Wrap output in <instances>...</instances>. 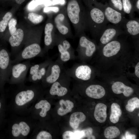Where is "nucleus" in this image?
<instances>
[{"instance_id":"ddd939ff","label":"nucleus","mask_w":139,"mask_h":139,"mask_svg":"<svg viewBox=\"0 0 139 139\" xmlns=\"http://www.w3.org/2000/svg\"><path fill=\"white\" fill-rule=\"evenodd\" d=\"M64 68L63 64L56 60L52 61L49 65L45 75L41 81L45 84H52L59 78Z\"/></svg>"},{"instance_id":"58836bf2","label":"nucleus","mask_w":139,"mask_h":139,"mask_svg":"<svg viewBox=\"0 0 139 139\" xmlns=\"http://www.w3.org/2000/svg\"><path fill=\"white\" fill-rule=\"evenodd\" d=\"M60 9L57 6L46 7L44 9V11L45 12H52L55 13H57L59 11Z\"/></svg>"},{"instance_id":"4c0bfd02","label":"nucleus","mask_w":139,"mask_h":139,"mask_svg":"<svg viewBox=\"0 0 139 139\" xmlns=\"http://www.w3.org/2000/svg\"><path fill=\"white\" fill-rule=\"evenodd\" d=\"M84 133L83 130L76 131L73 133V139H81L84 137Z\"/></svg>"},{"instance_id":"2f4dec72","label":"nucleus","mask_w":139,"mask_h":139,"mask_svg":"<svg viewBox=\"0 0 139 139\" xmlns=\"http://www.w3.org/2000/svg\"><path fill=\"white\" fill-rule=\"evenodd\" d=\"M48 0H32L28 4V9L29 11L34 10L40 5H44Z\"/></svg>"},{"instance_id":"9d476101","label":"nucleus","mask_w":139,"mask_h":139,"mask_svg":"<svg viewBox=\"0 0 139 139\" xmlns=\"http://www.w3.org/2000/svg\"><path fill=\"white\" fill-rule=\"evenodd\" d=\"M54 19V23L58 32L66 38H73L66 9H60Z\"/></svg>"},{"instance_id":"e433bc0d","label":"nucleus","mask_w":139,"mask_h":139,"mask_svg":"<svg viewBox=\"0 0 139 139\" xmlns=\"http://www.w3.org/2000/svg\"><path fill=\"white\" fill-rule=\"evenodd\" d=\"M84 133V137H87L88 139H95V137L92 135L93 129L91 128L83 130Z\"/></svg>"},{"instance_id":"5701e85b","label":"nucleus","mask_w":139,"mask_h":139,"mask_svg":"<svg viewBox=\"0 0 139 139\" xmlns=\"http://www.w3.org/2000/svg\"><path fill=\"white\" fill-rule=\"evenodd\" d=\"M86 118L83 112H77L72 113L70 116L69 123L71 126L75 129L78 127L80 124L84 121Z\"/></svg>"},{"instance_id":"4be33fe9","label":"nucleus","mask_w":139,"mask_h":139,"mask_svg":"<svg viewBox=\"0 0 139 139\" xmlns=\"http://www.w3.org/2000/svg\"><path fill=\"white\" fill-rule=\"evenodd\" d=\"M24 38V33L21 29L16 30L9 39L11 46L13 48L18 47L21 45Z\"/></svg>"},{"instance_id":"20e7f679","label":"nucleus","mask_w":139,"mask_h":139,"mask_svg":"<svg viewBox=\"0 0 139 139\" xmlns=\"http://www.w3.org/2000/svg\"><path fill=\"white\" fill-rule=\"evenodd\" d=\"M33 119L29 116H22L11 114L10 133L11 139H25L31 134Z\"/></svg>"},{"instance_id":"f257e3e1","label":"nucleus","mask_w":139,"mask_h":139,"mask_svg":"<svg viewBox=\"0 0 139 139\" xmlns=\"http://www.w3.org/2000/svg\"><path fill=\"white\" fill-rule=\"evenodd\" d=\"M11 94V114L22 116H29L39 88L37 83L27 85H18Z\"/></svg>"},{"instance_id":"c756f323","label":"nucleus","mask_w":139,"mask_h":139,"mask_svg":"<svg viewBox=\"0 0 139 139\" xmlns=\"http://www.w3.org/2000/svg\"><path fill=\"white\" fill-rule=\"evenodd\" d=\"M12 16V13L10 12H7L5 14L3 17L2 20L0 21V32H3L5 31L8 22Z\"/></svg>"},{"instance_id":"393cba45","label":"nucleus","mask_w":139,"mask_h":139,"mask_svg":"<svg viewBox=\"0 0 139 139\" xmlns=\"http://www.w3.org/2000/svg\"><path fill=\"white\" fill-rule=\"evenodd\" d=\"M59 103L60 107L57 110L58 114L60 116H64L71 112L74 107L73 102L69 100L65 101L63 99L60 100Z\"/></svg>"},{"instance_id":"a18cd8bd","label":"nucleus","mask_w":139,"mask_h":139,"mask_svg":"<svg viewBox=\"0 0 139 139\" xmlns=\"http://www.w3.org/2000/svg\"><path fill=\"white\" fill-rule=\"evenodd\" d=\"M138 116H139V113L138 114Z\"/></svg>"},{"instance_id":"f704fd0d","label":"nucleus","mask_w":139,"mask_h":139,"mask_svg":"<svg viewBox=\"0 0 139 139\" xmlns=\"http://www.w3.org/2000/svg\"><path fill=\"white\" fill-rule=\"evenodd\" d=\"M17 23L16 20L13 18L11 19L8 23L9 30L11 35H12L16 30V25Z\"/></svg>"},{"instance_id":"49530a36","label":"nucleus","mask_w":139,"mask_h":139,"mask_svg":"<svg viewBox=\"0 0 139 139\" xmlns=\"http://www.w3.org/2000/svg\"></svg>"},{"instance_id":"a878e982","label":"nucleus","mask_w":139,"mask_h":139,"mask_svg":"<svg viewBox=\"0 0 139 139\" xmlns=\"http://www.w3.org/2000/svg\"><path fill=\"white\" fill-rule=\"evenodd\" d=\"M111 113L109 119L112 123L118 122L122 115V111L119 105L116 103H113L111 105Z\"/></svg>"},{"instance_id":"c9c22d12","label":"nucleus","mask_w":139,"mask_h":139,"mask_svg":"<svg viewBox=\"0 0 139 139\" xmlns=\"http://www.w3.org/2000/svg\"><path fill=\"white\" fill-rule=\"evenodd\" d=\"M65 0H48L44 5V6H48L60 4L63 5L65 3Z\"/></svg>"},{"instance_id":"f8f14e48","label":"nucleus","mask_w":139,"mask_h":139,"mask_svg":"<svg viewBox=\"0 0 139 139\" xmlns=\"http://www.w3.org/2000/svg\"><path fill=\"white\" fill-rule=\"evenodd\" d=\"M123 34H125V33L121 27L112 24L107 25L99 39L98 50L108 43Z\"/></svg>"},{"instance_id":"473e14b6","label":"nucleus","mask_w":139,"mask_h":139,"mask_svg":"<svg viewBox=\"0 0 139 139\" xmlns=\"http://www.w3.org/2000/svg\"><path fill=\"white\" fill-rule=\"evenodd\" d=\"M110 2L112 5L111 7L124 15H125V14L123 11L121 0H110Z\"/></svg>"},{"instance_id":"bb28decb","label":"nucleus","mask_w":139,"mask_h":139,"mask_svg":"<svg viewBox=\"0 0 139 139\" xmlns=\"http://www.w3.org/2000/svg\"><path fill=\"white\" fill-rule=\"evenodd\" d=\"M119 129L115 126H110L107 127L105 130L104 135L108 139H112L118 136L120 134Z\"/></svg>"},{"instance_id":"39448f33","label":"nucleus","mask_w":139,"mask_h":139,"mask_svg":"<svg viewBox=\"0 0 139 139\" xmlns=\"http://www.w3.org/2000/svg\"><path fill=\"white\" fill-rule=\"evenodd\" d=\"M78 37L79 40L76 49L77 59L85 63L90 60L98 52V45L96 40L90 39L85 32Z\"/></svg>"},{"instance_id":"72a5a7b5","label":"nucleus","mask_w":139,"mask_h":139,"mask_svg":"<svg viewBox=\"0 0 139 139\" xmlns=\"http://www.w3.org/2000/svg\"><path fill=\"white\" fill-rule=\"evenodd\" d=\"M33 138L36 139H51L52 136L48 132L42 131L39 132Z\"/></svg>"},{"instance_id":"2eb2a0df","label":"nucleus","mask_w":139,"mask_h":139,"mask_svg":"<svg viewBox=\"0 0 139 139\" xmlns=\"http://www.w3.org/2000/svg\"><path fill=\"white\" fill-rule=\"evenodd\" d=\"M10 55L7 51L2 49L0 51V76L5 80H8L12 64Z\"/></svg>"},{"instance_id":"6e6552de","label":"nucleus","mask_w":139,"mask_h":139,"mask_svg":"<svg viewBox=\"0 0 139 139\" xmlns=\"http://www.w3.org/2000/svg\"><path fill=\"white\" fill-rule=\"evenodd\" d=\"M55 45L57 46L59 54L56 60L59 63L63 64L70 60L77 59L70 43L66 38L58 32L55 34Z\"/></svg>"},{"instance_id":"ea45409f","label":"nucleus","mask_w":139,"mask_h":139,"mask_svg":"<svg viewBox=\"0 0 139 139\" xmlns=\"http://www.w3.org/2000/svg\"><path fill=\"white\" fill-rule=\"evenodd\" d=\"M134 76L138 78H139V62L137 60L135 64L134 69Z\"/></svg>"},{"instance_id":"4468645a","label":"nucleus","mask_w":139,"mask_h":139,"mask_svg":"<svg viewBox=\"0 0 139 139\" xmlns=\"http://www.w3.org/2000/svg\"><path fill=\"white\" fill-rule=\"evenodd\" d=\"M98 6L103 12L108 22L122 28L127 19L125 15L109 6L98 5Z\"/></svg>"},{"instance_id":"f3484780","label":"nucleus","mask_w":139,"mask_h":139,"mask_svg":"<svg viewBox=\"0 0 139 139\" xmlns=\"http://www.w3.org/2000/svg\"><path fill=\"white\" fill-rule=\"evenodd\" d=\"M125 34L131 36L133 39L138 40L139 36V20L134 18L127 19L123 27Z\"/></svg>"},{"instance_id":"7c9ffc66","label":"nucleus","mask_w":139,"mask_h":139,"mask_svg":"<svg viewBox=\"0 0 139 139\" xmlns=\"http://www.w3.org/2000/svg\"><path fill=\"white\" fill-rule=\"evenodd\" d=\"M28 18L33 23L37 24L41 22L44 17L42 15L31 12L28 14Z\"/></svg>"},{"instance_id":"a211bd4d","label":"nucleus","mask_w":139,"mask_h":139,"mask_svg":"<svg viewBox=\"0 0 139 139\" xmlns=\"http://www.w3.org/2000/svg\"><path fill=\"white\" fill-rule=\"evenodd\" d=\"M111 88L113 92L116 94L123 93L126 97H128L132 95L134 92V90L132 87L127 86L120 81L113 82Z\"/></svg>"},{"instance_id":"79ce46f5","label":"nucleus","mask_w":139,"mask_h":139,"mask_svg":"<svg viewBox=\"0 0 139 139\" xmlns=\"http://www.w3.org/2000/svg\"><path fill=\"white\" fill-rule=\"evenodd\" d=\"M126 139H135L136 136L134 135L130 134L128 132H126L125 133Z\"/></svg>"},{"instance_id":"cd10ccee","label":"nucleus","mask_w":139,"mask_h":139,"mask_svg":"<svg viewBox=\"0 0 139 139\" xmlns=\"http://www.w3.org/2000/svg\"><path fill=\"white\" fill-rule=\"evenodd\" d=\"M123 11L125 14L128 15L130 19L134 17V9L130 0H122Z\"/></svg>"},{"instance_id":"423d86ee","label":"nucleus","mask_w":139,"mask_h":139,"mask_svg":"<svg viewBox=\"0 0 139 139\" xmlns=\"http://www.w3.org/2000/svg\"><path fill=\"white\" fill-rule=\"evenodd\" d=\"M129 47L126 40L119 36L103 46L98 51L100 53L102 58L112 59L119 55L126 53Z\"/></svg>"},{"instance_id":"6ab92c4d","label":"nucleus","mask_w":139,"mask_h":139,"mask_svg":"<svg viewBox=\"0 0 139 139\" xmlns=\"http://www.w3.org/2000/svg\"><path fill=\"white\" fill-rule=\"evenodd\" d=\"M85 93L89 97L95 99H99L105 95L106 91L101 85L93 84L89 85L86 88Z\"/></svg>"},{"instance_id":"7ed1b4c3","label":"nucleus","mask_w":139,"mask_h":139,"mask_svg":"<svg viewBox=\"0 0 139 139\" xmlns=\"http://www.w3.org/2000/svg\"><path fill=\"white\" fill-rule=\"evenodd\" d=\"M66 9L68 18L74 27L75 36L78 37L87 30L85 9L81 6L77 0H69Z\"/></svg>"},{"instance_id":"aec40b11","label":"nucleus","mask_w":139,"mask_h":139,"mask_svg":"<svg viewBox=\"0 0 139 139\" xmlns=\"http://www.w3.org/2000/svg\"><path fill=\"white\" fill-rule=\"evenodd\" d=\"M107 106L102 103H99L96 106L94 116L96 120L100 123L105 122L107 117Z\"/></svg>"},{"instance_id":"9b49d317","label":"nucleus","mask_w":139,"mask_h":139,"mask_svg":"<svg viewBox=\"0 0 139 139\" xmlns=\"http://www.w3.org/2000/svg\"><path fill=\"white\" fill-rule=\"evenodd\" d=\"M52 61L50 58L38 64L31 65L28 80L33 83L42 81L45 76L48 67Z\"/></svg>"},{"instance_id":"f03ea898","label":"nucleus","mask_w":139,"mask_h":139,"mask_svg":"<svg viewBox=\"0 0 139 139\" xmlns=\"http://www.w3.org/2000/svg\"><path fill=\"white\" fill-rule=\"evenodd\" d=\"M87 30L94 39H98L108 22L102 11L98 6H90L85 10Z\"/></svg>"},{"instance_id":"c85d7f7f","label":"nucleus","mask_w":139,"mask_h":139,"mask_svg":"<svg viewBox=\"0 0 139 139\" xmlns=\"http://www.w3.org/2000/svg\"><path fill=\"white\" fill-rule=\"evenodd\" d=\"M139 108V99L136 97L129 99L125 106L126 109L130 112H133L136 108Z\"/></svg>"},{"instance_id":"b1692460","label":"nucleus","mask_w":139,"mask_h":139,"mask_svg":"<svg viewBox=\"0 0 139 139\" xmlns=\"http://www.w3.org/2000/svg\"><path fill=\"white\" fill-rule=\"evenodd\" d=\"M51 107L50 104L47 100H42L34 105L32 110L40 109L39 113V116L41 117H45L46 116L47 113L50 110Z\"/></svg>"},{"instance_id":"412c9836","label":"nucleus","mask_w":139,"mask_h":139,"mask_svg":"<svg viewBox=\"0 0 139 139\" xmlns=\"http://www.w3.org/2000/svg\"><path fill=\"white\" fill-rule=\"evenodd\" d=\"M68 92V89L62 85L59 78L52 84L49 90V93L51 95H57L59 97L64 95L67 93Z\"/></svg>"},{"instance_id":"dca6fc26","label":"nucleus","mask_w":139,"mask_h":139,"mask_svg":"<svg viewBox=\"0 0 139 139\" xmlns=\"http://www.w3.org/2000/svg\"><path fill=\"white\" fill-rule=\"evenodd\" d=\"M56 29L54 22H49L46 24L44 29V42L45 48L44 51L45 53L55 46Z\"/></svg>"},{"instance_id":"c03bdc74","label":"nucleus","mask_w":139,"mask_h":139,"mask_svg":"<svg viewBox=\"0 0 139 139\" xmlns=\"http://www.w3.org/2000/svg\"><path fill=\"white\" fill-rule=\"evenodd\" d=\"M1 102H0V110L1 109Z\"/></svg>"},{"instance_id":"37998d69","label":"nucleus","mask_w":139,"mask_h":139,"mask_svg":"<svg viewBox=\"0 0 139 139\" xmlns=\"http://www.w3.org/2000/svg\"><path fill=\"white\" fill-rule=\"evenodd\" d=\"M18 4H21L25 0H14Z\"/></svg>"},{"instance_id":"a19ab883","label":"nucleus","mask_w":139,"mask_h":139,"mask_svg":"<svg viewBox=\"0 0 139 139\" xmlns=\"http://www.w3.org/2000/svg\"><path fill=\"white\" fill-rule=\"evenodd\" d=\"M72 132L70 131H67L65 132L63 134V139H71V135Z\"/></svg>"},{"instance_id":"0eeeda50","label":"nucleus","mask_w":139,"mask_h":139,"mask_svg":"<svg viewBox=\"0 0 139 139\" xmlns=\"http://www.w3.org/2000/svg\"><path fill=\"white\" fill-rule=\"evenodd\" d=\"M64 70L71 77L84 81L90 80L98 74L95 67L83 62L75 64Z\"/></svg>"},{"instance_id":"1a4fd4ad","label":"nucleus","mask_w":139,"mask_h":139,"mask_svg":"<svg viewBox=\"0 0 139 139\" xmlns=\"http://www.w3.org/2000/svg\"><path fill=\"white\" fill-rule=\"evenodd\" d=\"M31 65L30 59L12 65L9 80V83L16 85L24 83Z\"/></svg>"}]
</instances>
